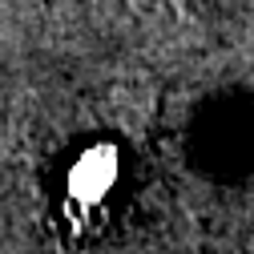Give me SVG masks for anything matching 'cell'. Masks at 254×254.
<instances>
[{
  "mask_svg": "<svg viewBox=\"0 0 254 254\" xmlns=\"http://www.w3.org/2000/svg\"><path fill=\"white\" fill-rule=\"evenodd\" d=\"M117 149L113 145H89L77 153V162L69 166V202H77L81 210L101 206L113 186H117Z\"/></svg>",
  "mask_w": 254,
  "mask_h": 254,
  "instance_id": "cell-1",
  "label": "cell"
}]
</instances>
